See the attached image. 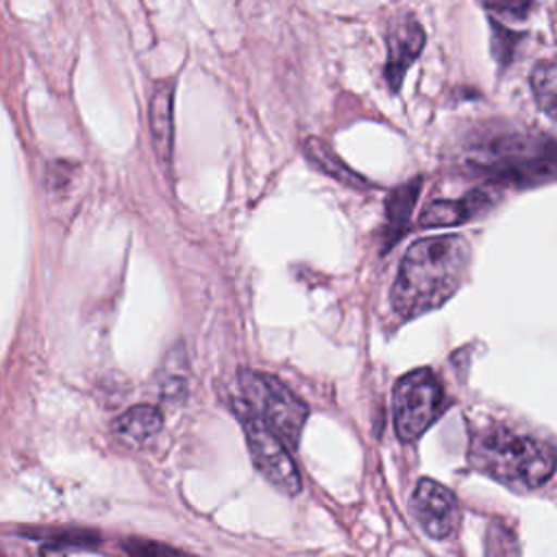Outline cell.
Here are the masks:
<instances>
[{
  "mask_svg": "<svg viewBox=\"0 0 557 557\" xmlns=\"http://www.w3.org/2000/svg\"><path fill=\"white\" fill-rule=\"evenodd\" d=\"M470 244L461 235L426 237L409 246L389 292L400 318L422 315L444 305L466 281Z\"/></svg>",
  "mask_w": 557,
  "mask_h": 557,
  "instance_id": "cell-1",
  "label": "cell"
},
{
  "mask_svg": "<svg viewBox=\"0 0 557 557\" xmlns=\"http://www.w3.org/2000/svg\"><path fill=\"white\" fill-rule=\"evenodd\" d=\"M468 461L474 470L518 490L542 487L555 470V455L546 442L503 424H487L472 435Z\"/></svg>",
  "mask_w": 557,
  "mask_h": 557,
  "instance_id": "cell-2",
  "label": "cell"
},
{
  "mask_svg": "<svg viewBox=\"0 0 557 557\" xmlns=\"http://www.w3.org/2000/svg\"><path fill=\"white\" fill-rule=\"evenodd\" d=\"M237 376L244 403L259 413L285 444L296 446L309 416L307 405L283 381L268 372L244 368Z\"/></svg>",
  "mask_w": 557,
  "mask_h": 557,
  "instance_id": "cell-3",
  "label": "cell"
},
{
  "mask_svg": "<svg viewBox=\"0 0 557 557\" xmlns=\"http://www.w3.org/2000/svg\"><path fill=\"white\" fill-rule=\"evenodd\" d=\"M444 405V387L433 370L418 368L407 372L396 381L392 396L396 435L405 442L418 440L437 420Z\"/></svg>",
  "mask_w": 557,
  "mask_h": 557,
  "instance_id": "cell-4",
  "label": "cell"
},
{
  "mask_svg": "<svg viewBox=\"0 0 557 557\" xmlns=\"http://www.w3.org/2000/svg\"><path fill=\"white\" fill-rule=\"evenodd\" d=\"M235 413L246 433L248 450L255 468L283 494L296 496L302 490L300 472L285 448V442L270 429V424L255 413L244 400L235 405Z\"/></svg>",
  "mask_w": 557,
  "mask_h": 557,
  "instance_id": "cell-5",
  "label": "cell"
},
{
  "mask_svg": "<svg viewBox=\"0 0 557 557\" xmlns=\"http://www.w3.org/2000/svg\"><path fill=\"white\" fill-rule=\"evenodd\" d=\"M409 511L433 540L453 535L459 522V503L455 494L433 479H420L409 498Z\"/></svg>",
  "mask_w": 557,
  "mask_h": 557,
  "instance_id": "cell-6",
  "label": "cell"
},
{
  "mask_svg": "<svg viewBox=\"0 0 557 557\" xmlns=\"http://www.w3.org/2000/svg\"><path fill=\"white\" fill-rule=\"evenodd\" d=\"M424 48V30L411 17H400L387 33V63H385V81L392 91H398L403 78L411 63L420 57Z\"/></svg>",
  "mask_w": 557,
  "mask_h": 557,
  "instance_id": "cell-7",
  "label": "cell"
},
{
  "mask_svg": "<svg viewBox=\"0 0 557 557\" xmlns=\"http://www.w3.org/2000/svg\"><path fill=\"white\" fill-rule=\"evenodd\" d=\"M500 185L490 183L487 187H479L468 191L459 200H435L424 207V211L418 218V224L422 228H435V226H455L470 218H474L479 211L487 209L498 200Z\"/></svg>",
  "mask_w": 557,
  "mask_h": 557,
  "instance_id": "cell-8",
  "label": "cell"
},
{
  "mask_svg": "<svg viewBox=\"0 0 557 557\" xmlns=\"http://www.w3.org/2000/svg\"><path fill=\"white\" fill-rule=\"evenodd\" d=\"M172 100H174V83L159 81L150 98V133H152L157 157L163 163H168L172 157V139H174Z\"/></svg>",
  "mask_w": 557,
  "mask_h": 557,
  "instance_id": "cell-9",
  "label": "cell"
},
{
  "mask_svg": "<svg viewBox=\"0 0 557 557\" xmlns=\"http://www.w3.org/2000/svg\"><path fill=\"white\" fill-rule=\"evenodd\" d=\"M161 426H163V416L152 405H135L128 411H124L113 424L120 437L135 444L150 440L161 431Z\"/></svg>",
  "mask_w": 557,
  "mask_h": 557,
  "instance_id": "cell-10",
  "label": "cell"
},
{
  "mask_svg": "<svg viewBox=\"0 0 557 557\" xmlns=\"http://www.w3.org/2000/svg\"><path fill=\"white\" fill-rule=\"evenodd\" d=\"M420 187H422V178H411L405 185L396 187L389 198H387V228L394 231L392 242L405 233L409 218L413 213L416 200L420 196Z\"/></svg>",
  "mask_w": 557,
  "mask_h": 557,
  "instance_id": "cell-11",
  "label": "cell"
},
{
  "mask_svg": "<svg viewBox=\"0 0 557 557\" xmlns=\"http://www.w3.org/2000/svg\"><path fill=\"white\" fill-rule=\"evenodd\" d=\"M531 89L535 96L537 107L550 117L555 120L557 111V67L553 59L540 61L533 72H531Z\"/></svg>",
  "mask_w": 557,
  "mask_h": 557,
  "instance_id": "cell-12",
  "label": "cell"
},
{
  "mask_svg": "<svg viewBox=\"0 0 557 557\" xmlns=\"http://www.w3.org/2000/svg\"><path fill=\"white\" fill-rule=\"evenodd\" d=\"M307 150H309V157H311L326 174L339 178L342 183H350V185H357V187L363 185V181H361L359 176H355V172H350L346 165H342V163L335 159V154H329V150H326L318 139H309V141H307Z\"/></svg>",
  "mask_w": 557,
  "mask_h": 557,
  "instance_id": "cell-13",
  "label": "cell"
},
{
  "mask_svg": "<svg viewBox=\"0 0 557 557\" xmlns=\"http://www.w3.org/2000/svg\"><path fill=\"white\" fill-rule=\"evenodd\" d=\"M492 26H494V37H492L494 57L498 59V63L507 65L511 61V57H513V48L520 41V35L503 28L498 22H492Z\"/></svg>",
  "mask_w": 557,
  "mask_h": 557,
  "instance_id": "cell-14",
  "label": "cell"
},
{
  "mask_svg": "<svg viewBox=\"0 0 557 557\" xmlns=\"http://www.w3.org/2000/svg\"><path fill=\"white\" fill-rule=\"evenodd\" d=\"M481 4L490 11H498V13H509L516 17H522L529 13L533 0H481Z\"/></svg>",
  "mask_w": 557,
  "mask_h": 557,
  "instance_id": "cell-15",
  "label": "cell"
},
{
  "mask_svg": "<svg viewBox=\"0 0 557 557\" xmlns=\"http://www.w3.org/2000/svg\"><path fill=\"white\" fill-rule=\"evenodd\" d=\"M126 550L133 555H176L178 550L165 544H154V542H144V540H133L126 544Z\"/></svg>",
  "mask_w": 557,
  "mask_h": 557,
  "instance_id": "cell-16",
  "label": "cell"
}]
</instances>
